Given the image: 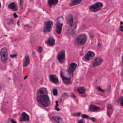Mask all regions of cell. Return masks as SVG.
Wrapping results in <instances>:
<instances>
[{"label": "cell", "instance_id": "6da1fadb", "mask_svg": "<svg viewBox=\"0 0 123 123\" xmlns=\"http://www.w3.org/2000/svg\"><path fill=\"white\" fill-rule=\"evenodd\" d=\"M37 96V99L39 104L45 107L50 105V98L48 95V91L46 88L42 87L38 90Z\"/></svg>", "mask_w": 123, "mask_h": 123}, {"label": "cell", "instance_id": "7a4b0ae2", "mask_svg": "<svg viewBox=\"0 0 123 123\" xmlns=\"http://www.w3.org/2000/svg\"><path fill=\"white\" fill-rule=\"evenodd\" d=\"M87 39L86 35L85 34H82L79 35L76 38V42L79 45H83L86 43Z\"/></svg>", "mask_w": 123, "mask_h": 123}, {"label": "cell", "instance_id": "3957f363", "mask_svg": "<svg viewBox=\"0 0 123 123\" xmlns=\"http://www.w3.org/2000/svg\"><path fill=\"white\" fill-rule=\"evenodd\" d=\"M1 59L3 63H6L8 58V50L6 47L3 48L0 52Z\"/></svg>", "mask_w": 123, "mask_h": 123}, {"label": "cell", "instance_id": "277c9868", "mask_svg": "<svg viewBox=\"0 0 123 123\" xmlns=\"http://www.w3.org/2000/svg\"><path fill=\"white\" fill-rule=\"evenodd\" d=\"M103 4L102 3L98 2L94 4L91 5L90 7V9L92 11L94 12L98 11L102 9L103 7Z\"/></svg>", "mask_w": 123, "mask_h": 123}, {"label": "cell", "instance_id": "5b68a950", "mask_svg": "<svg viewBox=\"0 0 123 123\" xmlns=\"http://www.w3.org/2000/svg\"><path fill=\"white\" fill-rule=\"evenodd\" d=\"M53 26V23L52 21H49L45 22L44 24V32L45 33L50 32Z\"/></svg>", "mask_w": 123, "mask_h": 123}, {"label": "cell", "instance_id": "8992f818", "mask_svg": "<svg viewBox=\"0 0 123 123\" xmlns=\"http://www.w3.org/2000/svg\"><path fill=\"white\" fill-rule=\"evenodd\" d=\"M66 56L65 51L64 50H62L59 52L57 56V58L60 63H63L66 60Z\"/></svg>", "mask_w": 123, "mask_h": 123}, {"label": "cell", "instance_id": "52a82bcc", "mask_svg": "<svg viewBox=\"0 0 123 123\" xmlns=\"http://www.w3.org/2000/svg\"><path fill=\"white\" fill-rule=\"evenodd\" d=\"M103 60L101 58L96 57L94 58L92 62V66L94 67H96L100 65L103 62Z\"/></svg>", "mask_w": 123, "mask_h": 123}, {"label": "cell", "instance_id": "ba28073f", "mask_svg": "<svg viewBox=\"0 0 123 123\" xmlns=\"http://www.w3.org/2000/svg\"><path fill=\"white\" fill-rule=\"evenodd\" d=\"M77 66V64L76 63L72 62L70 64L68 71V72L69 73V74L71 75H73V73L76 69Z\"/></svg>", "mask_w": 123, "mask_h": 123}, {"label": "cell", "instance_id": "9c48e42d", "mask_svg": "<svg viewBox=\"0 0 123 123\" xmlns=\"http://www.w3.org/2000/svg\"><path fill=\"white\" fill-rule=\"evenodd\" d=\"M94 52L91 51H89L85 56V59L86 61H90L95 56Z\"/></svg>", "mask_w": 123, "mask_h": 123}, {"label": "cell", "instance_id": "30bf717a", "mask_svg": "<svg viewBox=\"0 0 123 123\" xmlns=\"http://www.w3.org/2000/svg\"><path fill=\"white\" fill-rule=\"evenodd\" d=\"M29 117L28 114H26L25 112L22 113L20 116V121H26L28 122L29 121Z\"/></svg>", "mask_w": 123, "mask_h": 123}, {"label": "cell", "instance_id": "8fae6325", "mask_svg": "<svg viewBox=\"0 0 123 123\" xmlns=\"http://www.w3.org/2000/svg\"><path fill=\"white\" fill-rule=\"evenodd\" d=\"M62 25H63V24L60 23L59 22H57L56 23V31L57 34H58L60 35L62 33Z\"/></svg>", "mask_w": 123, "mask_h": 123}, {"label": "cell", "instance_id": "7c38bea8", "mask_svg": "<svg viewBox=\"0 0 123 123\" xmlns=\"http://www.w3.org/2000/svg\"><path fill=\"white\" fill-rule=\"evenodd\" d=\"M61 76L62 79L64 83H65V84H66V85H69V84L71 83L70 78L66 77L64 75L63 72H62V71L61 72Z\"/></svg>", "mask_w": 123, "mask_h": 123}, {"label": "cell", "instance_id": "4fadbf2b", "mask_svg": "<svg viewBox=\"0 0 123 123\" xmlns=\"http://www.w3.org/2000/svg\"><path fill=\"white\" fill-rule=\"evenodd\" d=\"M66 21L67 24L70 26H72L73 22V18L72 15L71 14L68 15L66 17Z\"/></svg>", "mask_w": 123, "mask_h": 123}, {"label": "cell", "instance_id": "5bb4252c", "mask_svg": "<svg viewBox=\"0 0 123 123\" xmlns=\"http://www.w3.org/2000/svg\"><path fill=\"white\" fill-rule=\"evenodd\" d=\"M49 79L52 82L55 83V84H57L59 83L58 79L56 77V75L54 74L50 75H49Z\"/></svg>", "mask_w": 123, "mask_h": 123}, {"label": "cell", "instance_id": "9a60e30c", "mask_svg": "<svg viewBox=\"0 0 123 123\" xmlns=\"http://www.w3.org/2000/svg\"><path fill=\"white\" fill-rule=\"evenodd\" d=\"M52 120L56 123H62L63 120L61 117L58 116H53L52 118Z\"/></svg>", "mask_w": 123, "mask_h": 123}, {"label": "cell", "instance_id": "2e32d148", "mask_svg": "<svg viewBox=\"0 0 123 123\" xmlns=\"http://www.w3.org/2000/svg\"><path fill=\"white\" fill-rule=\"evenodd\" d=\"M8 7L10 9L14 11H17L18 10V7L15 2H12L8 5Z\"/></svg>", "mask_w": 123, "mask_h": 123}, {"label": "cell", "instance_id": "e0dca14e", "mask_svg": "<svg viewBox=\"0 0 123 123\" xmlns=\"http://www.w3.org/2000/svg\"><path fill=\"white\" fill-rule=\"evenodd\" d=\"M47 44L49 46H53L55 45V40L52 37H50L47 41Z\"/></svg>", "mask_w": 123, "mask_h": 123}, {"label": "cell", "instance_id": "ac0fdd59", "mask_svg": "<svg viewBox=\"0 0 123 123\" xmlns=\"http://www.w3.org/2000/svg\"><path fill=\"white\" fill-rule=\"evenodd\" d=\"M30 63V58L28 55H26L24 58V64L23 66H27Z\"/></svg>", "mask_w": 123, "mask_h": 123}, {"label": "cell", "instance_id": "d6986e66", "mask_svg": "<svg viewBox=\"0 0 123 123\" xmlns=\"http://www.w3.org/2000/svg\"><path fill=\"white\" fill-rule=\"evenodd\" d=\"M82 2V0H72L71 1V2L70 3V6H72L77 5L79 4Z\"/></svg>", "mask_w": 123, "mask_h": 123}, {"label": "cell", "instance_id": "ffe728a7", "mask_svg": "<svg viewBox=\"0 0 123 123\" xmlns=\"http://www.w3.org/2000/svg\"><path fill=\"white\" fill-rule=\"evenodd\" d=\"M100 107L96 106L95 105H93L91 104L89 108V111H98L100 109Z\"/></svg>", "mask_w": 123, "mask_h": 123}, {"label": "cell", "instance_id": "44dd1931", "mask_svg": "<svg viewBox=\"0 0 123 123\" xmlns=\"http://www.w3.org/2000/svg\"><path fill=\"white\" fill-rule=\"evenodd\" d=\"M58 2L57 0H49L48 1V4L50 7H52L53 5H56L58 3Z\"/></svg>", "mask_w": 123, "mask_h": 123}, {"label": "cell", "instance_id": "7402d4cb", "mask_svg": "<svg viewBox=\"0 0 123 123\" xmlns=\"http://www.w3.org/2000/svg\"><path fill=\"white\" fill-rule=\"evenodd\" d=\"M77 91L80 94H84L86 91V89L84 87H79L77 89Z\"/></svg>", "mask_w": 123, "mask_h": 123}, {"label": "cell", "instance_id": "603a6c76", "mask_svg": "<svg viewBox=\"0 0 123 123\" xmlns=\"http://www.w3.org/2000/svg\"><path fill=\"white\" fill-rule=\"evenodd\" d=\"M82 117L84 119H89L93 121V122H95L96 121V119L95 118L89 117L87 115H82Z\"/></svg>", "mask_w": 123, "mask_h": 123}, {"label": "cell", "instance_id": "cb8c5ba5", "mask_svg": "<svg viewBox=\"0 0 123 123\" xmlns=\"http://www.w3.org/2000/svg\"><path fill=\"white\" fill-rule=\"evenodd\" d=\"M52 92H53V94L54 95L56 96L57 95V89H53L52 91Z\"/></svg>", "mask_w": 123, "mask_h": 123}, {"label": "cell", "instance_id": "d4e9b609", "mask_svg": "<svg viewBox=\"0 0 123 123\" xmlns=\"http://www.w3.org/2000/svg\"><path fill=\"white\" fill-rule=\"evenodd\" d=\"M119 102H120V104L122 106H123V97L122 96H121V98H120V99L119 100Z\"/></svg>", "mask_w": 123, "mask_h": 123}, {"label": "cell", "instance_id": "484cf974", "mask_svg": "<svg viewBox=\"0 0 123 123\" xmlns=\"http://www.w3.org/2000/svg\"><path fill=\"white\" fill-rule=\"evenodd\" d=\"M97 88H98V90H99V91H100L102 92H104L105 91V90H104L102 89V88H101V87H97Z\"/></svg>", "mask_w": 123, "mask_h": 123}, {"label": "cell", "instance_id": "4316f807", "mask_svg": "<svg viewBox=\"0 0 123 123\" xmlns=\"http://www.w3.org/2000/svg\"><path fill=\"white\" fill-rule=\"evenodd\" d=\"M107 108L108 109H112V105L110 104H108L107 106Z\"/></svg>", "mask_w": 123, "mask_h": 123}, {"label": "cell", "instance_id": "83f0119b", "mask_svg": "<svg viewBox=\"0 0 123 123\" xmlns=\"http://www.w3.org/2000/svg\"><path fill=\"white\" fill-rule=\"evenodd\" d=\"M38 51L39 52H41L43 51V48L42 47H38Z\"/></svg>", "mask_w": 123, "mask_h": 123}, {"label": "cell", "instance_id": "f1b7e54d", "mask_svg": "<svg viewBox=\"0 0 123 123\" xmlns=\"http://www.w3.org/2000/svg\"><path fill=\"white\" fill-rule=\"evenodd\" d=\"M81 114V113H74L72 115L74 116H78L80 115Z\"/></svg>", "mask_w": 123, "mask_h": 123}, {"label": "cell", "instance_id": "f546056e", "mask_svg": "<svg viewBox=\"0 0 123 123\" xmlns=\"http://www.w3.org/2000/svg\"><path fill=\"white\" fill-rule=\"evenodd\" d=\"M56 106L55 109L57 110V111H59L60 109L57 108V106H58V102H56Z\"/></svg>", "mask_w": 123, "mask_h": 123}, {"label": "cell", "instance_id": "4dcf8cb0", "mask_svg": "<svg viewBox=\"0 0 123 123\" xmlns=\"http://www.w3.org/2000/svg\"><path fill=\"white\" fill-rule=\"evenodd\" d=\"M78 123H85V120L83 119H81L79 121Z\"/></svg>", "mask_w": 123, "mask_h": 123}, {"label": "cell", "instance_id": "1f68e13d", "mask_svg": "<svg viewBox=\"0 0 123 123\" xmlns=\"http://www.w3.org/2000/svg\"><path fill=\"white\" fill-rule=\"evenodd\" d=\"M11 121L12 123H17V122L15 120H14V119H11Z\"/></svg>", "mask_w": 123, "mask_h": 123}, {"label": "cell", "instance_id": "d6a6232c", "mask_svg": "<svg viewBox=\"0 0 123 123\" xmlns=\"http://www.w3.org/2000/svg\"><path fill=\"white\" fill-rule=\"evenodd\" d=\"M13 16H14V17L15 18H17L18 17V16L17 15L16 13H14L13 14Z\"/></svg>", "mask_w": 123, "mask_h": 123}, {"label": "cell", "instance_id": "836d02e7", "mask_svg": "<svg viewBox=\"0 0 123 123\" xmlns=\"http://www.w3.org/2000/svg\"><path fill=\"white\" fill-rule=\"evenodd\" d=\"M120 30L122 32H123V26H121L120 27Z\"/></svg>", "mask_w": 123, "mask_h": 123}, {"label": "cell", "instance_id": "e575fe53", "mask_svg": "<svg viewBox=\"0 0 123 123\" xmlns=\"http://www.w3.org/2000/svg\"><path fill=\"white\" fill-rule=\"evenodd\" d=\"M16 56V55H11V57H12V58H13V57H15V56Z\"/></svg>", "mask_w": 123, "mask_h": 123}, {"label": "cell", "instance_id": "d590c367", "mask_svg": "<svg viewBox=\"0 0 123 123\" xmlns=\"http://www.w3.org/2000/svg\"><path fill=\"white\" fill-rule=\"evenodd\" d=\"M123 24V22H122V21L121 22V25H122Z\"/></svg>", "mask_w": 123, "mask_h": 123}, {"label": "cell", "instance_id": "8d00e7d4", "mask_svg": "<svg viewBox=\"0 0 123 123\" xmlns=\"http://www.w3.org/2000/svg\"><path fill=\"white\" fill-rule=\"evenodd\" d=\"M1 7V3H0V7Z\"/></svg>", "mask_w": 123, "mask_h": 123}]
</instances>
